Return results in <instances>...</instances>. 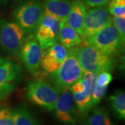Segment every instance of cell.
<instances>
[{
  "label": "cell",
  "mask_w": 125,
  "mask_h": 125,
  "mask_svg": "<svg viewBox=\"0 0 125 125\" xmlns=\"http://www.w3.org/2000/svg\"><path fill=\"white\" fill-rule=\"evenodd\" d=\"M78 47L69 49L65 59L56 71L49 73V81L60 91L69 89L83 76L78 60Z\"/></svg>",
  "instance_id": "cell-1"
},
{
  "label": "cell",
  "mask_w": 125,
  "mask_h": 125,
  "mask_svg": "<svg viewBox=\"0 0 125 125\" xmlns=\"http://www.w3.org/2000/svg\"><path fill=\"white\" fill-rule=\"evenodd\" d=\"M77 56L83 71L98 74L103 71L111 72L115 66V60L111 56L92 45H83L79 47Z\"/></svg>",
  "instance_id": "cell-2"
},
{
  "label": "cell",
  "mask_w": 125,
  "mask_h": 125,
  "mask_svg": "<svg viewBox=\"0 0 125 125\" xmlns=\"http://www.w3.org/2000/svg\"><path fill=\"white\" fill-rule=\"evenodd\" d=\"M44 13L42 3L39 0H26L18 5L13 15L17 24L29 35L35 34Z\"/></svg>",
  "instance_id": "cell-3"
},
{
  "label": "cell",
  "mask_w": 125,
  "mask_h": 125,
  "mask_svg": "<svg viewBox=\"0 0 125 125\" xmlns=\"http://www.w3.org/2000/svg\"><path fill=\"white\" fill-rule=\"evenodd\" d=\"M82 43L92 45L104 54L113 56L122 50L125 40L111 22L88 40L83 41Z\"/></svg>",
  "instance_id": "cell-4"
},
{
  "label": "cell",
  "mask_w": 125,
  "mask_h": 125,
  "mask_svg": "<svg viewBox=\"0 0 125 125\" xmlns=\"http://www.w3.org/2000/svg\"><path fill=\"white\" fill-rule=\"evenodd\" d=\"M60 91L46 81L36 79L31 81L27 87V97L38 106L53 111Z\"/></svg>",
  "instance_id": "cell-5"
},
{
  "label": "cell",
  "mask_w": 125,
  "mask_h": 125,
  "mask_svg": "<svg viewBox=\"0 0 125 125\" xmlns=\"http://www.w3.org/2000/svg\"><path fill=\"white\" fill-rule=\"evenodd\" d=\"M24 39L25 33L18 24L0 20V47L6 53L19 54Z\"/></svg>",
  "instance_id": "cell-6"
},
{
  "label": "cell",
  "mask_w": 125,
  "mask_h": 125,
  "mask_svg": "<svg viewBox=\"0 0 125 125\" xmlns=\"http://www.w3.org/2000/svg\"><path fill=\"white\" fill-rule=\"evenodd\" d=\"M60 20L44 10L41 20L35 32V38L42 50L58 42Z\"/></svg>",
  "instance_id": "cell-7"
},
{
  "label": "cell",
  "mask_w": 125,
  "mask_h": 125,
  "mask_svg": "<svg viewBox=\"0 0 125 125\" xmlns=\"http://www.w3.org/2000/svg\"><path fill=\"white\" fill-rule=\"evenodd\" d=\"M111 22V17L106 6L91 7L87 10L81 36L83 41L88 40Z\"/></svg>",
  "instance_id": "cell-8"
},
{
  "label": "cell",
  "mask_w": 125,
  "mask_h": 125,
  "mask_svg": "<svg viewBox=\"0 0 125 125\" xmlns=\"http://www.w3.org/2000/svg\"><path fill=\"white\" fill-rule=\"evenodd\" d=\"M19 54L22 62L29 72L33 75H38L42 49L33 35H29L24 39Z\"/></svg>",
  "instance_id": "cell-9"
},
{
  "label": "cell",
  "mask_w": 125,
  "mask_h": 125,
  "mask_svg": "<svg viewBox=\"0 0 125 125\" xmlns=\"http://www.w3.org/2000/svg\"><path fill=\"white\" fill-rule=\"evenodd\" d=\"M21 74V67L13 61H6L0 66V101L13 92Z\"/></svg>",
  "instance_id": "cell-10"
},
{
  "label": "cell",
  "mask_w": 125,
  "mask_h": 125,
  "mask_svg": "<svg viewBox=\"0 0 125 125\" xmlns=\"http://www.w3.org/2000/svg\"><path fill=\"white\" fill-rule=\"evenodd\" d=\"M56 117L58 120L65 125H77L74 100L70 89L62 90L59 94L55 104Z\"/></svg>",
  "instance_id": "cell-11"
},
{
  "label": "cell",
  "mask_w": 125,
  "mask_h": 125,
  "mask_svg": "<svg viewBox=\"0 0 125 125\" xmlns=\"http://www.w3.org/2000/svg\"><path fill=\"white\" fill-rule=\"evenodd\" d=\"M87 8L81 0H73L71 1L70 12L67 15L65 22L76 30L81 36L83 33V27Z\"/></svg>",
  "instance_id": "cell-12"
},
{
  "label": "cell",
  "mask_w": 125,
  "mask_h": 125,
  "mask_svg": "<svg viewBox=\"0 0 125 125\" xmlns=\"http://www.w3.org/2000/svg\"><path fill=\"white\" fill-rule=\"evenodd\" d=\"M58 41L65 48L71 49L81 45L83 39L76 30L70 27L65 20H63L60 21Z\"/></svg>",
  "instance_id": "cell-13"
},
{
  "label": "cell",
  "mask_w": 125,
  "mask_h": 125,
  "mask_svg": "<svg viewBox=\"0 0 125 125\" xmlns=\"http://www.w3.org/2000/svg\"><path fill=\"white\" fill-rule=\"evenodd\" d=\"M44 10L54 15L60 21L65 20L71 6L70 0H44Z\"/></svg>",
  "instance_id": "cell-14"
},
{
  "label": "cell",
  "mask_w": 125,
  "mask_h": 125,
  "mask_svg": "<svg viewBox=\"0 0 125 125\" xmlns=\"http://www.w3.org/2000/svg\"><path fill=\"white\" fill-rule=\"evenodd\" d=\"M84 125H114L108 112L103 108L94 107L85 117Z\"/></svg>",
  "instance_id": "cell-15"
},
{
  "label": "cell",
  "mask_w": 125,
  "mask_h": 125,
  "mask_svg": "<svg viewBox=\"0 0 125 125\" xmlns=\"http://www.w3.org/2000/svg\"><path fill=\"white\" fill-rule=\"evenodd\" d=\"M13 116L15 125H40L38 118L24 108L13 110Z\"/></svg>",
  "instance_id": "cell-16"
},
{
  "label": "cell",
  "mask_w": 125,
  "mask_h": 125,
  "mask_svg": "<svg viewBox=\"0 0 125 125\" xmlns=\"http://www.w3.org/2000/svg\"><path fill=\"white\" fill-rule=\"evenodd\" d=\"M112 110L117 118H125V93L124 90H118L110 96Z\"/></svg>",
  "instance_id": "cell-17"
},
{
  "label": "cell",
  "mask_w": 125,
  "mask_h": 125,
  "mask_svg": "<svg viewBox=\"0 0 125 125\" xmlns=\"http://www.w3.org/2000/svg\"><path fill=\"white\" fill-rule=\"evenodd\" d=\"M74 104L79 111L81 113H84L89 111L92 107L91 105V92L85 90L81 93H72Z\"/></svg>",
  "instance_id": "cell-18"
},
{
  "label": "cell",
  "mask_w": 125,
  "mask_h": 125,
  "mask_svg": "<svg viewBox=\"0 0 125 125\" xmlns=\"http://www.w3.org/2000/svg\"><path fill=\"white\" fill-rule=\"evenodd\" d=\"M60 62L54 56H50L42 52V56L40 61V67L46 73H52L56 71L60 65Z\"/></svg>",
  "instance_id": "cell-19"
},
{
  "label": "cell",
  "mask_w": 125,
  "mask_h": 125,
  "mask_svg": "<svg viewBox=\"0 0 125 125\" xmlns=\"http://www.w3.org/2000/svg\"><path fill=\"white\" fill-rule=\"evenodd\" d=\"M44 52L56 58L60 63L65 59L67 54V49L58 42L44 50Z\"/></svg>",
  "instance_id": "cell-20"
},
{
  "label": "cell",
  "mask_w": 125,
  "mask_h": 125,
  "mask_svg": "<svg viewBox=\"0 0 125 125\" xmlns=\"http://www.w3.org/2000/svg\"><path fill=\"white\" fill-rule=\"evenodd\" d=\"M108 4L110 15L125 18V0H110Z\"/></svg>",
  "instance_id": "cell-21"
},
{
  "label": "cell",
  "mask_w": 125,
  "mask_h": 125,
  "mask_svg": "<svg viewBox=\"0 0 125 125\" xmlns=\"http://www.w3.org/2000/svg\"><path fill=\"white\" fill-rule=\"evenodd\" d=\"M107 87L105 86H99L97 84L94 83L91 93V105L92 107H94L104 97V94L106 92Z\"/></svg>",
  "instance_id": "cell-22"
},
{
  "label": "cell",
  "mask_w": 125,
  "mask_h": 125,
  "mask_svg": "<svg viewBox=\"0 0 125 125\" xmlns=\"http://www.w3.org/2000/svg\"><path fill=\"white\" fill-rule=\"evenodd\" d=\"M0 125H15L13 110L6 108L0 110Z\"/></svg>",
  "instance_id": "cell-23"
},
{
  "label": "cell",
  "mask_w": 125,
  "mask_h": 125,
  "mask_svg": "<svg viewBox=\"0 0 125 125\" xmlns=\"http://www.w3.org/2000/svg\"><path fill=\"white\" fill-rule=\"evenodd\" d=\"M112 80H113V76L111 72L108 71H103L97 74L94 83L97 84L99 86L108 87V85L111 83Z\"/></svg>",
  "instance_id": "cell-24"
},
{
  "label": "cell",
  "mask_w": 125,
  "mask_h": 125,
  "mask_svg": "<svg viewBox=\"0 0 125 125\" xmlns=\"http://www.w3.org/2000/svg\"><path fill=\"white\" fill-rule=\"evenodd\" d=\"M111 23L119 32L122 38L125 40V18L113 16L111 18Z\"/></svg>",
  "instance_id": "cell-25"
},
{
  "label": "cell",
  "mask_w": 125,
  "mask_h": 125,
  "mask_svg": "<svg viewBox=\"0 0 125 125\" xmlns=\"http://www.w3.org/2000/svg\"><path fill=\"white\" fill-rule=\"evenodd\" d=\"M83 3L89 7H95L101 6H106L110 0H81Z\"/></svg>",
  "instance_id": "cell-26"
},
{
  "label": "cell",
  "mask_w": 125,
  "mask_h": 125,
  "mask_svg": "<svg viewBox=\"0 0 125 125\" xmlns=\"http://www.w3.org/2000/svg\"><path fill=\"white\" fill-rule=\"evenodd\" d=\"M6 61V60L5 58H1V57H0V66H1L2 64H4Z\"/></svg>",
  "instance_id": "cell-27"
},
{
  "label": "cell",
  "mask_w": 125,
  "mask_h": 125,
  "mask_svg": "<svg viewBox=\"0 0 125 125\" xmlns=\"http://www.w3.org/2000/svg\"><path fill=\"white\" fill-rule=\"evenodd\" d=\"M9 0H0V4H5Z\"/></svg>",
  "instance_id": "cell-28"
}]
</instances>
